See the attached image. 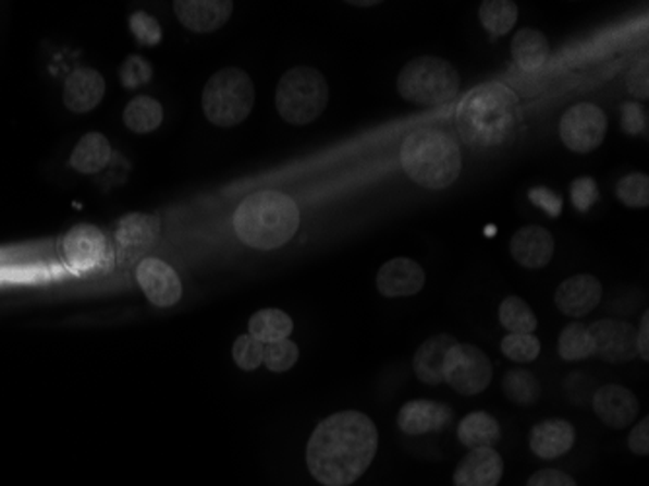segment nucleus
<instances>
[{
	"mask_svg": "<svg viewBox=\"0 0 649 486\" xmlns=\"http://www.w3.org/2000/svg\"><path fill=\"white\" fill-rule=\"evenodd\" d=\"M593 411L607 426L626 428L636 421L640 403L630 389L611 384L597 389L593 393Z\"/></svg>",
	"mask_w": 649,
	"mask_h": 486,
	"instance_id": "nucleus-18",
	"label": "nucleus"
},
{
	"mask_svg": "<svg viewBox=\"0 0 649 486\" xmlns=\"http://www.w3.org/2000/svg\"><path fill=\"white\" fill-rule=\"evenodd\" d=\"M559 131L572 153H593L607 136V116L596 104H576L560 119Z\"/></svg>",
	"mask_w": 649,
	"mask_h": 486,
	"instance_id": "nucleus-10",
	"label": "nucleus"
},
{
	"mask_svg": "<svg viewBox=\"0 0 649 486\" xmlns=\"http://www.w3.org/2000/svg\"><path fill=\"white\" fill-rule=\"evenodd\" d=\"M453 344H457V341H455V337L448 333L433 335L428 341L420 344V349L415 354V362H413L415 374L420 381H425L428 386L442 384L443 362Z\"/></svg>",
	"mask_w": 649,
	"mask_h": 486,
	"instance_id": "nucleus-23",
	"label": "nucleus"
},
{
	"mask_svg": "<svg viewBox=\"0 0 649 486\" xmlns=\"http://www.w3.org/2000/svg\"><path fill=\"white\" fill-rule=\"evenodd\" d=\"M527 486H577L576 481L566 475V473H560V471H554V469H544V471H539V473H535L531 478H529V483Z\"/></svg>",
	"mask_w": 649,
	"mask_h": 486,
	"instance_id": "nucleus-44",
	"label": "nucleus"
},
{
	"mask_svg": "<svg viewBox=\"0 0 649 486\" xmlns=\"http://www.w3.org/2000/svg\"><path fill=\"white\" fill-rule=\"evenodd\" d=\"M103 96H106V81L96 69H88V66L74 69L64 81V106L78 116L98 108Z\"/></svg>",
	"mask_w": 649,
	"mask_h": 486,
	"instance_id": "nucleus-19",
	"label": "nucleus"
},
{
	"mask_svg": "<svg viewBox=\"0 0 649 486\" xmlns=\"http://www.w3.org/2000/svg\"><path fill=\"white\" fill-rule=\"evenodd\" d=\"M510 252L525 269H542L554 255V238L542 226H524L512 238Z\"/></svg>",
	"mask_w": 649,
	"mask_h": 486,
	"instance_id": "nucleus-20",
	"label": "nucleus"
},
{
	"mask_svg": "<svg viewBox=\"0 0 649 486\" xmlns=\"http://www.w3.org/2000/svg\"><path fill=\"white\" fill-rule=\"evenodd\" d=\"M512 53H514V61L519 69H524L527 73H535L549 61V41L539 29L524 27L515 34Z\"/></svg>",
	"mask_w": 649,
	"mask_h": 486,
	"instance_id": "nucleus-24",
	"label": "nucleus"
},
{
	"mask_svg": "<svg viewBox=\"0 0 649 486\" xmlns=\"http://www.w3.org/2000/svg\"><path fill=\"white\" fill-rule=\"evenodd\" d=\"M443 381L460 396H478L492 381V362L473 344H453L443 362Z\"/></svg>",
	"mask_w": 649,
	"mask_h": 486,
	"instance_id": "nucleus-8",
	"label": "nucleus"
},
{
	"mask_svg": "<svg viewBox=\"0 0 649 486\" xmlns=\"http://www.w3.org/2000/svg\"><path fill=\"white\" fill-rule=\"evenodd\" d=\"M119 76H121L123 86L128 90H133V88L145 86L150 82V78H152V64L148 63L145 57H140V54H131L121 66Z\"/></svg>",
	"mask_w": 649,
	"mask_h": 486,
	"instance_id": "nucleus-37",
	"label": "nucleus"
},
{
	"mask_svg": "<svg viewBox=\"0 0 649 486\" xmlns=\"http://www.w3.org/2000/svg\"><path fill=\"white\" fill-rule=\"evenodd\" d=\"M425 269L408 257H395L378 272V290L385 297L415 296L425 289Z\"/></svg>",
	"mask_w": 649,
	"mask_h": 486,
	"instance_id": "nucleus-17",
	"label": "nucleus"
},
{
	"mask_svg": "<svg viewBox=\"0 0 649 486\" xmlns=\"http://www.w3.org/2000/svg\"><path fill=\"white\" fill-rule=\"evenodd\" d=\"M457 436L461 444L469 450L492 448L500 440V424L492 414L475 411L461 421Z\"/></svg>",
	"mask_w": 649,
	"mask_h": 486,
	"instance_id": "nucleus-26",
	"label": "nucleus"
},
{
	"mask_svg": "<svg viewBox=\"0 0 649 486\" xmlns=\"http://www.w3.org/2000/svg\"><path fill=\"white\" fill-rule=\"evenodd\" d=\"M519 99L500 82L477 86L461 101L457 125L465 143L494 148L510 138L519 123Z\"/></svg>",
	"mask_w": 649,
	"mask_h": 486,
	"instance_id": "nucleus-2",
	"label": "nucleus"
},
{
	"mask_svg": "<svg viewBox=\"0 0 649 486\" xmlns=\"http://www.w3.org/2000/svg\"><path fill=\"white\" fill-rule=\"evenodd\" d=\"M351 4H356V7H376L378 2H351Z\"/></svg>",
	"mask_w": 649,
	"mask_h": 486,
	"instance_id": "nucleus-47",
	"label": "nucleus"
},
{
	"mask_svg": "<svg viewBox=\"0 0 649 486\" xmlns=\"http://www.w3.org/2000/svg\"><path fill=\"white\" fill-rule=\"evenodd\" d=\"M621 126L628 135H646V131H648L646 111L636 101L624 104L621 109Z\"/></svg>",
	"mask_w": 649,
	"mask_h": 486,
	"instance_id": "nucleus-40",
	"label": "nucleus"
},
{
	"mask_svg": "<svg viewBox=\"0 0 649 486\" xmlns=\"http://www.w3.org/2000/svg\"><path fill=\"white\" fill-rule=\"evenodd\" d=\"M616 198L628 208H646L649 205V178L646 173H628L616 183Z\"/></svg>",
	"mask_w": 649,
	"mask_h": 486,
	"instance_id": "nucleus-33",
	"label": "nucleus"
},
{
	"mask_svg": "<svg viewBox=\"0 0 649 486\" xmlns=\"http://www.w3.org/2000/svg\"><path fill=\"white\" fill-rule=\"evenodd\" d=\"M123 121H125L126 129L136 135H148L162 125V106L158 99L150 98V96H138V98L131 99V104L126 106Z\"/></svg>",
	"mask_w": 649,
	"mask_h": 486,
	"instance_id": "nucleus-28",
	"label": "nucleus"
},
{
	"mask_svg": "<svg viewBox=\"0 0 649 486\" xmlns=\"http://www.w3.org/2000/svg\"><path fill=\"white\" fill-rule=\"evenodd\" d=\"M131 29L135 34L136 41L143 46H158L162 41V29L158 26V22L148 16L146 12H135L131 16Z\"/></svg>",
	"mask_w": 649,
	"mask_h": 486,
	"instance_id": "nucleus-38",
	"label": "nucleus"
},
{
	"mask_svg": "<svg viewBox=\"0 0 649 486\" xmlns=\"http://www.w3.org/2000/svg\"><path fill=\"white\" fill-rule=\"evenodd\" d=\"M587 329L596 344V354L609 364H626L638 356L636 329L623 319H599Z\"/></svg>",
	"mask_w": 649,
	"mask_h": 486,
	"instance_id": "nucleus-12",
	"label": "nucleus"
},
{
	"mask_svg": "<svg viewBox=\"0 0 649 486\" xmlns=\"http://www.w3.org/2000/svg\"><path fill=\"white\" fill-rule=\"evenodd\" d=\"M502 352L510 361L527 364L539 356L541 341L532 333L505 335L504 341H502Z\"/></svg>",
	"mask_w": 649,
	"mask_h": 486,
	"instance_id": "nucleus-34",
	"label": "nucleus"
},
{
	"mask_svg": "<svg viewBox=\"0 0 649 486\" xmlns=\"http://www.w3.org/2000/svg\"><path fill=\"white\" fill-rule=\"evenodd\" d=\"M109 158H111V145L108 138L101 133L91 131L82 136L78 145L74 146L71 166L86 175H96L108 166Z\"/></svg>",
	"mask_w": 649,
	"mask_h": 486,
	"instance_id": "nucleus-25",
	"label": "nucleus"
},
{
	"mask_svg": "<svg viewBox=\"0 0 649 486\" xmlns=\"http://www.w3.org/2000/svg\"><path fill=\"white\" fill-rule=\"evenodd\" d=\"M255 104V84L252 76L228 66L212 74L203 90V111L212 125L230 129L244 123Z\"/></svg>",
	"mask_w": 649,
	"mask_h": 486,
	"instance_id": "nucleus-6",
	"label": "nucleus"
},
{
	"mask_svg": "<svg viewBox=\"0 0 649 486\" xmlns=\"http://www.w3.org/2000/svg\"><path fill=\"white\" fill-rule=\"evenodd\" d=\"M299 351L296 342L284 339V341L271 342L265 344V354H262V364L271 372L282 374L294 368V364L298 362Z\"/></svg>",
	"mask_w": 649,
	"mask_h": 486,
	"instance_id": "nucleus-35",
	"label": "nucleus"
},
{
	"mask_svg": "<svg viewBox=\"0 0 649 486\" xmlns=\"http://www.w3.org/2000/svg\"><path fill=\"white\" fill-rule=\"evenodd\" d=\"M378 428L368 414L341 411L324 418L307 441V467L324 486H348L368 471L378 451Z\"/></svg>",
	"mask_w": 649,
	"mask_h": 486,
	"instance_id": "nucleus-1",
	"label": "nucleus"
},
{
	"mask_svg": "<svg viewBox=\"0 0 649 486\" xmlns=\"http://www.w3.org/2000/svg\"><path fill=\"white\" fill-rule=\"evenodd\" d=\"M519 16L515 2L510 0H485L480 4V22L492 37H502L514 29Z\"/></svg>",
	"mask_w": 649,
	"mask_h": 486,
	"instance_id": "nucleus-29",
	"label": "nucleus"
},
{
	"mask_svg": "<svg viewBox=\"0 0 649 486\" xmlns=\"http://www.w3.org/2000/svg\"><path fill=\"white\" fill-rule=\"evenodd\" d=\"M453 421V411L450 406L438 401L416 399L408 401L399 411V428L408 436H423V434L442 433Z\"/></svg>",
	"mask_w": 649,
	"mask_h": 486,
	"instance_id": "nucleus-16",
	"label": "nucleus"
},
{
	"mask_svg": "<svg viewBox=\"0 0 649 486\" xmlns=\"http://www.w3.org/2000/svg\"><path fill=\"white\" fill-rule=\"evenodd\" d=\"M591 388H593V379L586 376V374H581V372L572 374L568 381H566L570 401L577 403V405L586 403L587 399L591 397Z\"/></svg>",
	"mask_w": 649,
	"mask_h": 486,
	"instance_id": "nucleus-43",
	"label": "nucleus"
},
{
	"mask_svg": "<svg viewBox=\"0 0 649 486\" xmlns=\"http://www.w3.org/2000/svg\"><path fill=\"white\" fill-rule=\"evenodd\" d=\"M570 193H572V203L581 212H587L589 208L596 205L597 198H599L597 183L591 178H579V180L574 181L570 185Z\"/></svg>",
	"mask_w": 649,
	"mask_h": 486,
	"instance_id": "nucleus-39",
	"label": "nucleus"
},
{
	"mask_svg": "<svg viewBox=\"0 0 649 486\" xmlns=\"http://www.w3.org/2000/svg\"><path fill=\"white\" fill-rule=\"evenodd\" d=\"M299 228V208L280 191H259L245 198L234 215V230L249 247L271 252L289 243Z\"/></svg>",
	"mask_w": 649,
	"mask_h": 486,
	"instance_id": "nucleus-3",
	"label": "nucleus"
},
{
	"mask_svg": "<svg viewBox=\"0 0 649 486\" xmlns=\"http://www.w3.org/2000/svg\"><path fill=\"white\" fill-rule=\"evenodd\" d=\"M401 163L411 180L432 191L455 183L463 166L460 146L438 129H420L406 136L401 146Z\"/></svg>",
	"mask_w": 649,
	"mask_h": 486,
	"instance_id": "nucleus-4",
	"label": "nucleus"
},
{
	"mask_svg": "<svg viewBox=\"0 0 649 486\" xmlns=\"http://www.w3.org/2000/svg\"><path fill=\"white\" fill-rule=\"evenodd\" d=\"M576 444V430L568 421L550 418L537 424L529 436V446L537 458L542 460H556L560 455L568 453Z\"/></svg>",
	"mask_w": 649,
	"mask_h": 486,
	"instance_id": "nucleus-22",
	"label": "nucleus"
},
{
	"mask_svg": "<svg viewBox=\"0 0 649 486\" xmlns=\"http://www.w3.org/2000/svg\"><path fill=\"white\" fill-rule=\"evenodd\" d=\"M160 232L162 222L152 215L133 212L121 218L115 228V262L121 267L138 262L158 243Z\"/></svg>",
	"mask_w": 649,
	"mask_h": 486,
	"instance_id": "nucleus-11",
	"label": "nucleus"
},
{
	"mask_svg": "<svg viewBox=\"0 0 649 486\" xmlns=\"http://www.w3.org/2000/svg\"><path fill=\"white\" fill-rule=\"evenodd\" d=\"M294 331V321L289 314L280 309H261L249 319V335L253 339L271 344V342L284 341Z\"/></svg>",
	"mask_w": 649,
	"mask_h": 486,
	"instance_id": "nucleus-27",
	"label": "nucleus"
},
{
	"mask_svg": "<svg viewBox=\"0 0 649 486\" xmlns=\"http://www.w3.org/2000/svg\"><path fill=\"white\" fill-rule=\"evenodd\" d=\"M601 297H603L601 282L596 277L581 272L560 284L554 302L564 316L584 317L599 306Z\"/></svg>",
	"mask_w": 649,
	"mask_h": 486,
	"instance_id": "nucleus-15",
	"label": "nucleus"
},
{
	"mask_svg": "<svg viewBox=\"0 0 649 486\" xmlns=\"http://www.w3.org/2000/svg\"><path fill=\"white\" fill-rule=\"evenodd\" d=\"M457 69L440 57H418L405 64L397 78V90L415 104L436 106L445 104L460 94Z\"/></svg>",
	"mask_w": 649,
	"mask_h": 486,
	"instance_id": "nucleus-7",
	"label": "nucleus"
},
{
	"mask_svg": "<svg viewBox=\"0 0 649 486\" xmlns=\"http://www.w3.org/2000/svg\"><path fill=\"white\" fill-rule=\"evenodd\" d=\"M498 317L510 333H532L539 325L531 307L517 296L505 297L498 309Z\"/></svg>",
	"mask_w": 649,
	"mask_h": 486,
	"instance_id": "nucleus-31",
	"label": "nucleus"
},
{
	"mask_svg": "<svg viewBox=\"0 0 649 486\" xmlns=\"http://www.w3.org/2000/svg\"><path fill=\"white\" fill-rule=\"evenodd\" d=\"M504 393L515 405H532L541 397V384L529 369H512L505 374Z\"/></svg>",
	"mask_w": 649,
	"mask_h": 486,
	"instance_id": "nucleus-32",
	"label": "nucleus"
},
{
	"mask_svg": "<svg viewBox=\"0 0 649 486\" xmlns=\"http://www.w3.org/2000/svg\"><path fill=\"white\" fill-rule=\"evenodd\" d=\"M649 59L644 57L640 63L636 64L628 74V81H626V88L630 92L634 98L648 99L649 98Z\"/></svg>",
	"mask_w": 649,
	"mask_h": 486,
	"instance_id": "nucleus-41",
	"label": "nucleus"
},
{
	"mask_svg": "<svg viewBox=\"0 0 649 486\" xmlns=\"http://www.w3.org/2000/svg\"><path fill=\"white\" fill-rule=\"evenodd\" d=\"M504 473V461L500 453L492 448H478L470 450L467 458H463L453 483L455 486H498Z\"/></svg>",
	"mask_w": 649,
	"mask_h": 486,
	"instance_id": "nucleus-21",
	"label": "nucleus"
},
{
	"mask_svg": "<svg viewBox=\"0 0 649 486\" xmlns=\"http://www.w3.org/2000/svg\"><path fill=\"white\" fill-rule=\"evenodd\" d=\"M63 253L74 272H109L115 265V250L100 228L94 224L74 226L64 235Z\"/></svg>",
	"mask_w": 649,
	"mask_h": 486,
	"instance_id": "nucleus-9",
	"label": "nucleus"
},
{
	"mask_svg": "<svg viewBox=\"0 0 649 486\" xmlns=\"http://www.w3.org/2000/svg\"><path fill=\"white\" fill-rule=\"evenodd\" d=\"M529 201L535 207L541 208L547 215L552 218L562 215V197L554 191L544 190V187H535L529 191Z\"/></svg>",
	"mask_w": 649,
	"mask_h": 486,
	"instance_id": "nucleus-42",
	"label": "nucleus"
},
{
	"mask_svg": "<svg viewBox=\"0 0 649 486\" xmlns=\"http://www.w3.org/2000/svg\"><path fill=\"white\" fill-rule=\"evenodd\" d=\"M136 280L154 306H173L180 302L183 294L177 272L168 263L156 257H146L140 262L136 269Z\"/></svg>",
	"mask_w": 649,
	"mask_h": 486,
	"instance_id": "nucleus-13",
	"label": "nucleus"
},
{
	"mask_svg": "<svg viewBox=\"0 0 649 486\" xmlns=\"http://www.w3.org/2000/svg\"><path fill=\"white\" fill-rule=\"evenodd\" d=\"M175 16L195 34H210L224 26L234 12L230 0H175Z\"/></svg>",
	"mask_w": 649,
	"mask_h": 486,
	"instance_id": "nucleus-14",
	"label": "nucleus"
},
{
	"mask_svg": "<svg viewBox=\"0 0 649 486\" xmlns=\"http://www.w3.org/2000/svg\"><path fill=\"white\" fill-rule=\"evenodd\" d=\"M262 354H265V344L253 339L252 335L245 333L237 337L232 349V356L240 368L245 372H253L262 364Z\"/></svg>",
	"mask_w": 649,
	"mask_h": 486,
	"instance_id": "nucleus-36",
	"label": "nucleus"
},
{
	"mask_svg": "<svg viewBox=\"0 0 649 486\" xmlns=\"http://www.w3.org/2000/svg\"><path fill=\"white\" fill-rule=\"evenodd\" d=\"M559 354L568 362L586 361L596 354V344L586 325L574 321L560 333Z\"/></svg>",
	"mask_w": 649,
	"mask_h": 486,
	"instance_id": "nucleus-30",
	"label": "nucleus"
},
{
	"mask_svg": "<svg viewBox=\"0 0 649 486\" xmlns=\"http://www.w3.org/2000/svg\"><path fill=\"white\" fill-rule=\"evenodd\" d=\"M274 104L290 125H309L327 109L329 84L317 69L294 66L280 78Z\"/></svg>",
	"mask_w": 649,
	"mask_h": 486,
	"instance_id": "nucleus-5",
	"label": "nucleus"
},
{
	"mask_svg": "<svg viewBox=\"0 0 649 486\" xmlns=\"http://www.w3.org/2000/svg\"><path fill=\"white\" fill-rule=\"evenodd\" d=\"M636 351L644 361H649V314L646 312L641 317L640 329L636 331Z\"/></svg>",
	"mask_w": 649,
	"mask_h": 486,
	"instance_id": "nucleus-46",
	"label": "nucleus"
},
{
	"mask_svg": "<svg viewBox=\"0 0 649 486\" xmlns=\"http://www.w3.org/2000/svg\"><path fill=\"white\" fill-rule=\"evenodd\" d=\"M628 446H630L632 453L636 455H648L649 453V418L646 416L638 426H634V430L628 438Z\"/></svg>",
	"mask_w": 649,
	"mask_h": 486,
	"instance_id": "nucleus-45",
	"label": "nucleus"
}]
</instances>
